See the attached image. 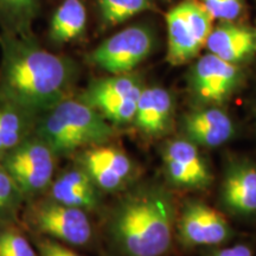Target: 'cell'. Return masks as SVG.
I'll use <instances>...</instances> for the list:
<instances>
[{
    "label": "cell",
    "mask_w": 256,
    "mask_h": 256,
    "mask_svg": "<svg viewBox=\"0 0 256 256\" xmlns=\"http://www.w3.org/2000/svg\"><path fill=\"white\" fill-rule=\"evenodd\" d=\"M0 98L34 116H40L68 98L75 64L42 49L26 36L2 40Z\"/></svg>",
    "instance_id": "cell-1"
},
{
    "label": "cell",
    "mask_w": 256,
    "mask_h": 256,
    "mask_svg": "<svg viewBox=\"0 0 256 256\" xmlns=\"http://www.w3.org/2000/svg\"><path fill=\"white\" fill-rule=\"evenodd\" d=\"M174 208L170 194L145 185L127 194L110 220V235L122 256H162L172 244Z\"/></svg>",
    "instance_id": "cell-2"
},
{
    "label": "cell",
    "mask_w": 256,
    "mask_h": 256,
    "mask_svg": "<svg viewBox=\"0 0 256 256\" xmlns=\"http://www.w3.org/2000/svg\"><path fill=\"white\" fill-rule=\"evenodd\" d=\"M34 133L60 156L107 144L114 130L90 106L66 98L40 115Z\"/></svg>",
    "instance_id": "cell-3"
},
{
    "label": "cell",
    "mask_w": 256,
    "mask_h": 256,
    "mask_svg": "<svg viewBox=\"0 0 256 256\" xmlns=\"http://www.w3.org/2000/svg\"><path fill=\"white\" fill-rule=\"evenodd\" d=\"M26 228L70 247H86L92 241L87 211L60 204L50 197L32 200L24 212Z\"/></svg>",
    "instance_id": "cell-4"
},
{
    "label": "cell",
    "mask_w": 256,
    "mask_h": 256,
    "mask_svg": "<svg viewBox=\"0 0 256 256\" xmlns=\"http://www.w3.org/2000/svg\"><path fill=\"white\" fill-rule=\"evenodd\" d=\"M57 156L32 133L0 158V165L22 191L25 200H36L49 190L55 174Z\"/></svg>",
    "instance_id": "cell-5"
},
{
    "label": "cell",
    "mask_w": 256,
    "mask_h": 256,
    "mask_svg": "<svg viewBox=\"0 0 256 256\" xmlns=\"http://www.w3.org/2000/svg\"><path fill=\"white\" fill-rule=\"evenodd\" d=\"M214 17L197 0H184L166 16L168 60L174 66L194 58L206 46Z\"/></svg>",
    "instance_id": "cell-6"
},
{
    "label": "cell",
    "mask_w": 256,
    "mask_h": 256,
    "mask_svg": "<svg viewBox=\"0 0 256 256\" xmlns=\"http://www.w3.org/2000/svg\"><path fill=\"white\" fill-rule=\"evenodd\" d=\"M142 89L139 78L122 74L92 82L78 98L110 122L122 124L134 120Z\"/></svg>",
    "instance_id": "cell-7"
},
{
    "label": "cell",
    "mask_w": 256,
    "mask_h": 256,
    "mask_svg": "<svg viewBox=\"0 0 256 256\" xmlns=\"http://www.w3.org/2000/svg\"><path fill=\"white\" fill-rule=\"evenodd\" d=\"M153 44L154 38L147 28H127L100 44L89 55V60L104 72L122 75L151 54Z\"/></svg>",
    "instance_id": "cell-8"
},
{
    "label": "cell",
    "mask_w": 256,
    "mask_h": 256,
    "mask_svg": "<svg viewBox=\"0 0 256 256\" xmlns=\"http://www.w3.org/2000/svg\"><path fill=\"white\" fill-rule=\"evenodd\" d=\"M241 81L242 72L236 64L208 54L192 68L190 88L198 101L220 104L228 100Z\"/></svg>",
    "instance_id": "cell-9"
},
{
    "label": "cell",
    "mask_w": 256,
    "mask_h": 256,
    "mask_svg": "<svg viewBox=\"0 0 256 256\" xmlns=\"http://www.w3.org/2000/svg\"><path fill=\"white\" fill-rule=\"evenodd\" d=\"M78 153L75 164L89 176L100 191H119L133 178L132 160L116 147L106 146L104 144Z\"/></svg>",
    "instance_id": "cell-10"
},
{
    "label": "cell",
    "mask_w": 256,
    "mask_h": 256,
    "mask_svg": "<svg viewBox=\"0 0 256 256\" xmlns=\"http://www.w3.org/2000/svg\"><path fill=\"white\" fill-rule=\"evenodd\" d=\"M166 177L172 185L186 188H204L212 183L209 166L188 139L168 142L162 151Z\"/></svg>",
    "instance_id": "cell-11"
},
{
    "label": "cell",
    "mask_w": 256,
    "mask_h": 256,
    "mask_svg": "<svg viewBox=\"0 0 256 256\" xmlns=\"http://www.w3.org/2000/svg\"><path fill=\"white\" fill-rule=\"evenodd\" d=\"M178 235L186 246H216L232 238V230L218 211L198 200L185 204Z\"/></svg>",
    "instance_id": "cell-12"
},
{
    "label": "cell",
    "mask_w": 256,
    "mask_h": 256,
    "mask_svg": "<svg viewBox=\"0 0 256 256\" xmlns=\"http://www.w3.org/2000/svg\"><path fill=\"white\" fill-rule=\"evenodd\" d=\"M183 130L190 142L204 147H218L235 134L232 118L216 107H208L186 114Z\"/></svg>",
    "instance_id": "cell-13"
},
{
    "label": "cell",
    "mask_w": 256,
    "mask_h": 256,
    "mask_svg": "<svg viewBox=\"0 0 256 256\" xmlns=\"http://www.w3.org/2000/svg\"><path fill=\"white\" fill-rule=\"evenodd\" d=\"M174 112V98L166 89L144 88L138 100L133 122L145 136L159 138L172 127Z\"/></svg>",
    "instance_id": "cell-14"
},
{
    "label": "cell",
    "mask_w": 256,
    "mask_h": 256,
    "mask_svg": "<svg viewBox=\"0 0 256 256\" xmlns=\"http://www.w3.org/2000/svg\"><path fill=\"white\" fill-rule=\"evenodd\" d=\"M222 200L232 212H256V165L236 162L229 166L222 185Z\"/></svg>",
    "instance_id": "cell-15"
},
{
    "label": "cell",
    "mask_w": 256,
    "mask_h": 256,
    "mask_svg": "<svg viewBox=\"0 0 256 256\" xmlns=\"http://www.w3.org/2000/svg\"><path fill=\"white\" fill-rule=\"evenodd\" d=\"M48 191L51 200L86 211L94 210L100 202V190L95 186L89 176L76 164L54 179Z\"/></svg>",
    "instance_id": "cell-16"
},
{
    "label": "cell",
    "mask_w": 256,
    "mask_h": 256,
    "mask_svg": "<svg viewBox=\"0 0 256 256\" xmlns=\"http://www.w3.org/2000/svg\"><path fill=\"white\" fill-rule=\"evenodd\" d=\"M206 46L210 54L238 64L250 58L256 52V34L240 25L222 24L212 28Z\"/></svg>",
    "instance_id": "cell-17"
},
{
    "label": "cell",
    "mask_w": 256,
    "mask_h": 256,
    "mask_svg": "<svg viewBox=\"0 0 256 256\" xmlns=\"http://www.w3.org/2000/svg\"><path fill=\"white\" fill-rule=\"evenodd\" d=\"M34 118L0 98V158L34 133Z\"/></svg>",
    "instance_id": "cell-18"
},
{
    "label": "cell",
    "mask_w": 256,
    "mask_h": 256,
    "mask_svg": "<svg viewBox=\"0 0 256 256\" xmlns=\"http://www.w3.org/2000/svg\"><path fill=\"white\" fill-rule=\"evenodd\" d=\"M87 25V11L80 0H66L54 14L50 37L56 43H66L78 38Z\"/></svg>",
    "instance_id": "cell-19"
},
{
    "label": "cell",
    "mask_w": 256,
    "mask_h": 256,
    "mask_svg": "<svg viewBox=\"0 0 256 256\" xmlns=\"http://www.w3.org/2000/svg\"><path fill=\"white\" fill-rule=\"evenodd\" d=\"M25 197L0 165V223H14Z\"/></svg>",
    "instance_id": "cell-20"
},
{
    "label": "cell",
    "mask_w": 256,
    "mask_h": 256,
    "mask_svg": "<svg viewBox=\"0 0 256 256\" xmlns=\"http://www.w3.org/2000/svg\"><path fill=\"white\" fill-rule=\"evenodd\" d=\"M102 19L110 25H118L128 18L151 8L150 0H98Z\"/></svg>",
    "instance_id": "cell-21"
},
{
    "label": "cell",
    "mask_w": 256,
    "mask_h": 256,
    "mask_svg": "<svg viewBox=\"0 0 256 256\" xmlns=\"http://www.w3.org/2000/svg\"><path fill=\"white\" fill-rule=\"evenodd\" d=\"M0 256H40L14 223H0Z\"/></svg>",
    "instance_id": "cell-22"
},
{
    "label": "cell",
    "mask_w": 256,
    "mask_h": 256,
    "mask_svg": "<svg viewBox=\"0 0 256 256\" xmlns=\"http://www.w3.org/2000/svg\"><path fill=\"white\" fill-rule=\"evenodd\" d=\"M38 0H0V8L17 24L25 25L34 14Z\"/></svg>",
    "instance_id": "cell-23"
},
{
    "label": "cell",
    "mask_w": 256,
    "mask_h": 256,
    "mask_svg": "<svg viewBox=\"0 0 256 256\" xmlns=\"http://www.w3.org/2000/svg\"><path fill=\"white\" fill-rule=\"evenodd\" d=\"M214 19L234 20L241 14L242 0H200Z\"/></svg>",
    "instance_id": "cell-24"
},
{
    "label": "cell",
    "mask_w": 256,
    "mask_h": 256,
    "mask_svg": "<svg viewBox=\"0 0 256 256\" xmlns=\"http://www.w3.org/2000/svg\"><path fill=\"white\" fill-rule=\"evenodd\" d=\"M34 244L40 256H82L69 246L42 235H34Z\"/></svg>",
    "instance_id": "cell-25"
},
{
    "label": "cell",
    "mask_w": 256,
    "mask_h": 256,
    "mask_svg": "<svg viewBox=\"0 0 256 256\" xmlns=\"http://www.w3.org/2000/svg\"><path fill=\"white\" fill-rule=\"evenodd\" d=\"M210 256H252V252L247 246L236 244L214 252Z\"/></svg>",
    "instance_id": "cell-26"
}]
</instances>
